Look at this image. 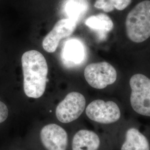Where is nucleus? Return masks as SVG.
Wrapping results in <instances>:
<instances>
[{
	"instance_id": "nucleus-14",
	"label": "nucleus",
	"mask_w": 150,
	"mask_h": 150,
	"mask_svg": "<svg viewBox=\"0 0 150 150\" xmlns=\"http://www.w3.org/2000/svg\"><path fill=\"white\" fill-rule=\"evenodd\" d=\"M132 0H97L95 7L106 12H112L114 9L118 11L125 10L131 3Z\"/></svg>"
},
{
	"instance_id": "nucleus-9",
	"label": "nucleus",
	"mask_w": 150,
	"mask_h": 150,
	"mask_svg": "<svg viewBox=\"0 0 150 150\" xmlns=\"http://www.w3.org/2000/svg\"><path fill=\"white\" fill-rule=\"evenodd\" d=\"M100 145V139L95 132L81 129L75 134L72 148V150H97Z\"/></svg>"
},
{
	"instance_id": "nucleus-11",
	"label": "nucleus",
	"mask_w": 150,
	"mask_h": 150,
	"mask_svg": "<svg viewBox=\"0 0 150 150\" xmlns=\"http://www.w3.org/2000/svg\"><path fill=\"white\" fill-rule=\"evenodd\" d=\"M62 53L64 59L70 64H80L85 56L83 45L76 39H71L66 42Z\"/></svg>"
},
{
	"instance_id": "nucleus-2",
	"label": "nucleus",
	"mask_w": 150,
	"mask_h": 150,
	"mask_svg": "<svg viewBox=\"0 0 150 150\" xmlns=\"http://www.w3.org/2000/svg\"><path fill=\"white\" fill-rule=\"evenodd\" d=\"M126 34L129 39L141 43L150 37V1L139 2L127 15L126 22Z\"/></svg>"
},
{
	"instance_id": "nucleus-5",
	"label": "nucleus",
	"mask_w": 150,
	"mask_h": 150,
	"mask_svg": "<svg viewBox=\"0 0 150 150\" xmlns=\"http://www.w3.org/2000/svg\"><path fill=\"white\" fill-rule=\"evenodd\" d=\"M86 106L83 95L77 92L69 93L56 109V116L60 122L70 123L79 118Z\"/></svg>"
},
{
	"instance_id": "nucleus-6",
	"label": "nucleus",
	"mask_w": 150,
	"mask_h": 150,
	"mask_svg": "<svg viewBox=\"0 0 150 150\" xmlns=\"http://www.w3.org/2000/svg\"><path fill=\"white\" fill-rule=\"evenodd\" d=\"M86 113L91 120L103 124L116 122L121 117L120 109L115 102L102 100L91 102L86 108Z\"/></svg>"
},
{
	"instance_id": "nucleus-7",
	"label": "nucleus",
	"mask_w": 150,
	"mask_h": 150,
	"mask_svg": "<svg viewBox=\"0 0 150 150\" xmlns=\"http://www.w3.org/2000/svg\"><path fill=\"white\" fill-rule=\"evenodd\" d=\"M76 23V22L70 18L62 19L57 22L52 30L43 39V49L49 53L56 51L60 41L70 36L75 31Z\"/></svg>"
},
{
	"instance_id": "nucleus-12",
	"label": "nucleus",
	"mask_w": 150,
	"mask_h": 150,
	"mask_svg": "<svg viewBox=\"0 0 150 150\" xmlns=\"http://www.w3.org/2000/svg\"><path fill=\"white\" fill-rule=\"evenodd\" d=\"M85 25L101 34L107 33L111 31L113 27L112 20L105 13H99L89 17L85 21Z\"/></svg>"
},
{
	"instance_id": "nucleus-1",
	"label": "nucleus",
	"mask_w": 150,
	"mask_h": 150,
	"mask_svg": "<svg viewBox=\"0 0 150 150\" xmlns=\"http://www.w3.org/2000/svg\"><path fill=\"white\" fill-rule=\"evenodd\" d=\"M21 62L25 94L30 98H40L45 91L47 81L46 60L40 52L30 50L23 54Z\"/></svg>"
},
{
	"instance_id": "nucleus-13",
	"label": "nucleus",
	"mask_w": 150,
	"mask_h": 150,
	"mask_svg": "<svg viewBox=\"0 0 150 150\" xmlns=\"http://www.w3.org/2000/svg\"><path fill=\"white\" fill-rule=\"evenodd\" d=\"M87 6L83 0H67L64 5V11L68 18L77 22L85 13Z\"/></svg>"
},
{
	"instance_id": "nucleus-10",
	"label": "nucleus",
	"mask_w": 150,
	"mask_h": 150,
	"mask_svg": "<svg viewBox=\"0 0 150 150\" xmlns=\"http://www.w3.org/2000/svg\"><path fill=\"white\" fill-rule=\"evenodd\" d=\"M121 150H150L149 141L139 129H129Z\"/></svg>"
},
{
	"instance_id": "nucleus-3",
	"label": "nucleus",
	"mask_w": 150,
	"mask_h": 150,
	"mask_svg": "<svg viewBox=\"0 0 150 150\" xmlns=\"http://www.w3.org/2000/svg\"><path fill=\"white\" fill-rule=\"evenodd\" d=\"M131 89L130 102L136 112L150 117V79L146 76L137 74L129 80Z\"/></svg>"
},
{
	"instance_id": "nucleus-4",
	"label": "nucleus",
	"mask_w": 150,
	"mask_h": 150,
	"mask_svg": "<svg viewBox=\"0 0 150 150\" xmlns=\"http://www.w3.org/2000/svg\"><path fill=\"white\" fill-rule=\"evenodd\" d=\"M84 76L91 87L96 89H103L116 81L117 72L110 64L101 62L87 66Z\"/></svg>"
},
{
	"instance_id": "nucleus-15",
	"label": "nucleus",
	"mask_w": 150,
	"mask_h": 150,
	"mask_svg": "<svg viewBox=\"0 0 150 150\" xmlns=\"http://www.w3.org/2000/svg\"><path fill=\"white\" fill-rule=\"evenodd\" d=\"M8 110L7 106L0 101V123L4 122L8 117Z\"/></svg>"
},
{
	"instance_id": "nucleus-8",
	"label": "nucleus",
	"mask_w": 150,
	"mask_h": 150,
	"mask_svg": "<svg viewBox=\"0 0 150 150\" xmlns=\"http://www.w3.org/2000/svg\"><path fill=\"white\" fill-rule=\"evenodd\" d=\"M40 137L47 150H66L68 136L66 131L56 124H48L41 131Z\"/></svg>"
}]
</instances>
